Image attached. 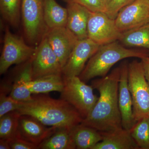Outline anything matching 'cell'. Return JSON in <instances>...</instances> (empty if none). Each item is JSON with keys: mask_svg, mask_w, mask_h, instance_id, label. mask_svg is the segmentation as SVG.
<instances>
[{"mask_svg": "<svg viewBox=\"0 0 149 149\" xmlns=\"http://www.w3.org/2000/svg\"><path fill=\"white\" fill-rule=\"evenodd\" d=\"M120 67L106 76L92 82V86L100 93L92 111L81 123L102 133L113 132L123 128L118 105V87Z\"/></svg>", "mask_w": 149, "mask_h": 149, "instance_id": "6da1fadb", "label": "cell"}, {"mask_svg": "<svg viewBox=\"0 0 149 149\" xmlns=\"http://www.w3.org/2000/svg\"><path fill=\"white\" fill-rule=\"evenodd\" d=\"M16 111L21 115L35 118L46 126L57 128L70 129L83 119L77 110L64 100L45 95H32L31 100L22 102Z\"/></svg>", "mask_w": 149, "mask_h": 149, "instance_id": "7a4b0ae2", "label": "cell"}, {"mask_svg": "<svg viewBox=\"0 0 149 149\" xmlns=\"http://www.w3.org/2000/svg\"><path fill=\"white\" fill-rule=\"evenodd\" d=\"M149 56V51L143 48H128L118 41L101 45L90 58L79 75L85 83L97 77L106 76L118 61L128 58H143Z\"/></svg>", "mask_w": 149, "mask_h": 149, "instance_id": "3957f363", "label": "cell"}, {"mask_svg": "<svg viewBox=\"0 0 149 149\" xmlns=\"http://www.w3.org/2000/svg\"><path fill=\"white\" fill-rule=\"evenodd\" d=\"M63 78L61 99L74 107L84 119L90 114L98 99L93 93L94 88L92 85H87L79 76H63Z\"/></svg>", "mask_w": 149, "mask_h": 149, "instance_id": "277c9868", "label": "cell"}, {"mask_svg": "<svg viewBox=\"0 0 149 149\" xmlns=\"http://www.w3.org/2000/svg\"><path fill=\"white\" fill-rule=\"evenodd\" d=\"M128 85L133 102L136 122L149 116V84L146 79L141 61L128 63Z\"/></svg>", "mask_w": 149, "mask_h": 149, "instance_id": "5b68a950", "label": "cell"}, {"mask_svg": "<svg viewBox=\"0 0 149 149\" xmlns=\"http://www.w3.org/2000/svg\"><path fill=\"white\" fill-rule=\"evenodd\" d=\"M21 14L27 42L39 44L48 29L44 20V0H22Z\"/></svg>", "mask_w": 149, "mask_h": 149, "instance_id": "8992f818", "label": "cell"}, {"mask_svg": "<svg viewBox=\"0 0 149 149\" xmlns=\"http://www.w3.org/2000/svg\"><path fill=\"white\" fill-rule=\"evenodd\" d=\"M36 48L28 45L22 37L6 29L3 47L0 58V74H2L14 64H21L34 56Z\"/></svg>", "mask_w": 149, "mask_h": 149, "instance_id": "52a82bcc", "label": "cell"}, {"mask_svg": "<svg viewBox=\"0 0 149 149\" xmlns=\"http://www.w3.org/2000/svg\"><path fill=\"white\" fill-rule=\"evenodd\" d=\"M87 31L88 38L100 46L118 41L122 34L115 19L102 12L91 11Z\"/></svg>", "mask_w": 149, "mask_h": 149, "instance_id": "ba28073f", "label": "cell"}, {"mask_svg": "<svg viewBox=\"0 0 149 149\" xmlns=\"http://www.w3.org/2000/svg\"><path fill=\"white\" fill-rule=\"evenodd\" d=\"M33 80L53 74H62V68L45 35L38 44L32 58Z\"/></svg>", "mask_w": 149, "mask_h": 149, "instance_id": "9c48e42d", "label": "cell"}, {"mask_svg": "<svg viewBox=\"0 0 149 149\" xmlns=\"http://www.w3.org/2000/svg\"><path fill=\"white\" fill-rule=\"evenodd\" d=\"M121 32L141 27L149 23V0H136L120 10L115 19Z\"/></svg>", "mask_w": 149, "mask_h": 149, "instance_id": "30bf717a", "label": "cell"}, {"mask_svg": "<svg viewBox=\"0 0 149 149\" xmlns=\"http://www.w3.org/2000/svg\"><path fill=\"white\" fill-rule=\"evenodd\" d=\"M100 46L88 38L78 40L63 68V76H79L85 68L86 63L95 53Z\"/></svg>", "mask_w": 149, "mask_h": 149, "instance_id": "8fae6325", "label": "cell"}, {"mask_svg": "<svg viewBox=\"0 0 149 149\" xmlns=\"http://www.w3.org/2000/svg\"><path fill=\"white\" fill-rule=\"evenodd\" d=\"M45 35L63 69L79 40L66 27L48 29Z\"/></svg>", "mask_w": 149, "mask_h": 149, "instance_id": "7c38bea8", "label": "cell"}, {"mask_svg": "<svg viewBox=\"0 0 149 149\" xmlns=\"http://www.w3.org/2000/svg\"><path fill=\"white\" fill-rule=\"evenodd\" d=\"M128 65L127 61L120 64L118 87V105L122 127L130 130L136 122L133 115V102L128 85Z\"/></svg>", "mask_w": 149, "mask_h": 149, "instance_id": "4fadbf2b", "label": "cell"}, {"mask_svg": "<svg viewBox=\"0 0 149 149\" xmlns=\"http://www.w3.org/2000/svg\"><path fill=\"white\" fill-rule=\"evenodd\" d=\"M57 128L54 127L48 128L35 118L22 115L19 117L17 135L38 147Z\"/></svg>", "mask_w": 149, "mask_h": 149, "instance_id": "5bb4252c", "label": "cell"}, {"mask_svg": "<svg viewBox=\"0 0 149 149\" xmlns=\"http://www.w3.org/2000/svg\"><path fill=\"white\" fill-rule=\"evenodd\" d=\"M32 58L24 63L12 78V89L9 95L15 100L26 102L32 100V93L29 88V83L33 80Z\"/></svg>", "mask_w": 149, "mask_h": 149, "instance_id": "9a60e30c", "label": "cell"}, {"mask_svg": "<svg viewBox=\"0 0 149 149\" xmlns=\"http://www.w3.org/2000/svg\"><path fill=\"white\" fill-rule=\"evenodd\" d=\"M66 27L79 40L88 38V24L91 11L74 3H67Z\"/></svg>", "mask_w": 149, "mask_h": 149, "instance_id": "2e32d148", "label": "cell"}, {"mask_svg": "<svg viewBox=\"0 0 149 149\" xmlns=\"http://www.w3.org/2000/svg\"><path fill=\"white\" fill-rule=\"evenodd\" d=\"M102 141L93 149H139L129 130L120 128L108 133H102Z\"/></svg>", "mask_w": 149, "mask_h": 149, "instance_id": "e0dca14e", "label": "cell"}, {"mask_svg": "<svg viewBox=\"0 0 149 149\" xmlns=\"http://www.w3.org/2000/svg\"><path fill=\"white\" fill-rule=\"evenodd\" d=\"M70 132L76 149H93L103 139L101 132L81 123L70 128Z\"/></svg>", "mask_w": 149, "mask_h": 149, "instance_id": "ac0fdd59", "label": "cell"}, {"mask_svg": "<svg viewBox=\"0 0 149 149\" xmlns=\"http://www.w3.org/2000/svg\"><path fill=\"white\" fill-rule=\"evenodd\" d=\"M44 17L48 29L66 27L67 9L56 0H44Z\"/></svg>", "mask_w": 149, "mask_h": 149, "instance_id": "d6986e66", "label": "cell"}, {"mask_svg": "<svg viewBox=\"0 0 149 149\" xmlns=\"http://www.w3.org/2000/svg\"><path fill=\"white\" fill-rule=\"evenodd\" d=\"M118 41L127 47L143 48L149 51V23L122 32Z\"/></svg>", "mask_w": 149, "mask_h": 149, "instance_id": "ffe728a7", "label": "cell"}, {"mask_svg": "<svg viewBox=\"0 0 149 149\" xmlns=\"http://www.w3.org/2000/svg\"><path fill=\"white\" fill-rule=\"evenodd\" d=\"M62 74L46 75L32 80L29 88L32 94L47 93L52 92H61L63 86Z\"/></svg>", "mask_w": 149, "mask_h": 149, "instance_id": "44dd1931", "label": "cell"}, {"mask_svg": "<svg viewBox=\"0 0 149 149\" xmlns=\"http://www.w3.org/2000/svg\"><path fill=\"white\" fill-rule=\"evenodd\" d=\"M76 149L72 140L70 129L57 128L47 139L38 146V149Z\"/></svg>", "mask_w": 149, "mask_h": 149, "instance_id": "7402d4cb", "label": "cell"}, {"mask_svg": "<svg viewBox=\"0 0 149 149\" xmlns=\"http://www.w3.org/2000/svg\"><path fill=\"white\" fill-rule=\"evenodd\" d=\"M20 116L14 111L0 117V139L9 141L17 135Z\"/></svg>", "mask_w": 149, "mask_h": 149, "instance_id": "603a6c76", "label": "cell"}, {"mask_svg": "<svg viewBox=\"0 0 149 149\" xmlns=\"http://www.w3.org/2000/svg\"><path fill=\"white\" fill-rule=\"evenodd\" d=\"M22 0H0L2 16L12 26L17 27L20 22Z\"/></svg>", "mask_w": 149, "mask_h": 149, "instance_id": "cb8c5ba5", "label": "cell"}, {"mask_svg": "<svg viewBox=\"0 0 149 149\" xmlns=\"http://www.w3.org/2000/svg\"><path fill=\"white\" fill-rule=\"evenodd\" d=\"M130 131L139 149H149V116L137 121Z\"/></svg>", "mask_w": 149, "mask_h": 149, "instance_id": "d4e9b609", "label": "cell"}, {"mask_svg": "<svg viewBox=\"0 0 149 149\" xmlns=\"http://www.w3.org/2000/svg\"><path fill=\"white\" fill-rule=\"evenodd\" d=\"M22 102L15 100L7 94L0 93V117L10 112L17 110Z\"/></svg>", "mask_w": 149, "mask_h": 149, "instance_id": "484cf974", "label": "cell"}, {"mask_svg": "<svg viewBox=\"0 0 149 149\" xmlns=\"http://www.w3.org/2000/svg\"><path fill=\"white\" fill-rule=\"evenodd\" d=\"M67 3H74L85 7L92 12L106 13L107 8L101 0H63Z\"/></svg>", "mask_w": 149, "mask_h": 149, "instance_id": "4316f807", "label": "cell"}, {"mask_svg": "<svg viewBox=\"0 0 149 149\" xmlns=\"http://www.w3.org/2000/svg\"><path fill=\"white\" fill-rule=\"evenodd\" d=\"M136 0H111L107 6L106 13L110 18L115 19L120 10L134 2Z\"/></svg>", "mask_w": 149, "mask_h": 149, "instance_id": "83f0119b", "label": "cell"}, {"mask_svg": "<svg viewBox=\"0 0 149 149\" xmlns=\"http://www.w3.org/2000/svg\"><path fill=\"white\" fill-rule=\"evenodd\" d=\"M12 149H38V147L17 135L8 141Z\"/></svg>", "mask_w": 149, "mask_h": 149, "instance_id": "f1b7e54d", "label": "cell"}, {"mask_svg": "<svg viewBox=\"0 0 149 149\" xmlns=\"http://www.w3.org/2000/svg\"><path fill=\"white\" fill-rule=\"evenodd\" d=\"M141 61L143 66L146 79L149 84V56L141 59Z\"/></svg>", "mask_w": 149, "mask_h": 149, "instance_id": "f546056e", "label": "cell"}, {"mask_svg": "<svg viewBox=\"0 0 149 149\" xmlns=\"http://www.w3.org/2000/svg\"><path fill=\"white\" fill-rule=\"evenodd\" d=\"M0 149H10V145L8 141L4 139H0Z\"/></svg>", "mask_w": 149, "mask_h": 149, "instance_id": "4dcf8cb0", "label": "cell"}, {"mask_svg": "<svg viewBox=\"0 0 149 149\" xmlns=\"http://www.w3.org/2000/svg\"><path fill=\"white\" fill-rule=\"evenodd\" d=\"M101 1L102 3H103L104 5L107 8V6L109 4L111 1V0H101Z\"/></svg>", "mask_w": 149, "mask_h": 149, "instance_id": "1f68e13d", "label": "cell"}]
</instances>
